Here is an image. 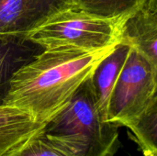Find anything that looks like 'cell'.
Masks as SVG:
<instances>
[{
    "label": "cell",
    "mask_w": 157,
    "mask_h": 156,
    "mask_svg": "<svg viewBox=\"0 0 157 156\" xmlns=\"http://www.w3.org/2000/svg\"><path fill=\"white\" fill-rule=\"evenodd\" d=\"M44 1L50 3L51 5L55 6L57 9H60L62 7L68 6V0H44Z\"/></svg>",
    "instance_id": "13"
},
{
    "label": "cell",
    "mask_w": 157,
    "mask_h": 156,
    "mask_svg": "<svg viewBox=\"0 0 157 156\" xmlns=\"http://www.w3.org/2000/svg\"><path fill=\"white\" fill-rule=\"evenodd\" d=\"M45 125L17 108L0 106V156L10 154L24 142L41 131Z\"/></svg>",
    "instance_id": "9"
},
{
    "label": "cell",
    "mask_w": 157,
    "mask_h": 156,
    "mask_svg": "<svg viewBox=\"0 0 157 156\" xmlns=\"http://www.w3.org/2000/svg\"><path fill=\"white\" fill-rule=\"evenodd\" d=\"M127 128L144 156H157V96Z\"/></svg>",
    "instance_id": "11"
},
{
    "label": "cell",
    "mask_w": 157,
    "mask_h": 156,
    "mask_svg": "<svg viewBox=\"0 0 157 156\" xmlns=\"http://www.w3.org/2000/svg\"><path fill=\"white\" fill-rule=\"evenodd\" d=\"M130 51L131 46L129 44L120 42L97 65L90 76L98 109L107 121L109 98Z\"/></svg>",
    "instance_id": "8"
},
{
    "label": "cell",
    "mask_w": 157,
    "mask_h": 156,
    "mask_svg": "<svg viewBox=\"0 0 157 156\" xmlns=\"http://www.w3.org/2000/svg\"><path fill=\"white\" fill-rule=\"evenodd\" d=\"M155 95L156 80L152 66L131 47L109 98L108 121L127 128L143 113Z\"/></svg>",
    "instance_id": "4"
},
{
    "label": "cell",
    "mask_w": 157,
    "mask_h": 156,
    "mask_svg": "<svg viewBox=\"0 0 157 156\" xmlns=\"http://www.w3.org/2000/svg\"><path fill=\"white\" fill-rule=\"evenodd\" d=\"M148 0H68V6L109 19H128Z\"/></svg>",
    "instance_id": "10"
},
{
    "label": "cell",
    "mask_w": 157,
    "mask_h": 156,
    "mask_svg": "<svg viewBox=\"0 0 157 156\" xmlns=\"http://www.w3.org/2000/svg\"><path fill=\"white\" fill-rule=\"evenodd\" d=\"M119 128L103 119L89 77L42 131L70 156H114Z\"/></svg>",
    "instance_id": "2"
},
{
    "label": "cell",
    "mask_w": 157,
    "mask_h": 156,
    "mask_svg": "<svg viewBox=\"0 0 157 156\" xmlns=\"http://www.w3.org/2000/svg\"><path fill=\"white\" fill-rule=\"evenodd\" d=\"M115 46L95 51L67 46L45 49L14 74L5 105L47 124Z\"/></svg>",
    "instance_id": "1"
},
{
    "label": "cell",
    "mask_w": 157,
    "mask_h": 156,
    "mask_svg": "<svg viewBox=\"0 0 157 156\" xmlns=\"http://www.w3.org/2000/svg\"><path fill=\"white\" fill-rule=\"evenodd\" d=\"M127 19H109L66 6L27 34L44 49L67 46L95 51L121 42Z\"/></svg>",
    "instance_id": "3"
},
{
    "label": "cell",
    "mask_w": 157,
    "mask_h": 156,
    "mask_svg": "<svg viewBox=\"0 0 157 156\" xmlns=\"http://www.w3.org/2000/svg\"><path fill=\"white\" fill-rule=\"evenodd\" d=\"M6 156H70L40 131Z\"/></svg>",
    "instance_id": "12"
},
{
    "label": "cell",
    "mask_w": 157,
    "mask_h": 156,
    "mask_svg": "<svg viewBox=\"0 0 157 156\" xmlns=\"http://www.w3.org/2000/svg\"><path fill=\"white\" fill-rule=\"evenodd\" d=\"M44 50L26 34L0 35V106L6 103L14 74Z\"/></svg>",
    "instance_id": "5"
},
{
    "label": "cell",
    "mask_w": 157,
    "mask_h": 156,
    "mask_svg": "<svg viewBox=\"0 0 157 156\" xmlns=\"http://www.w3.org/2000/svg\"><path fill=\"white\" fill-rule=\"evenodd\" d=\"M57 10L44 0H0V35H27Z\"/></svg>",
    "instance_id": "6"
},
{
    "label": "cell",
    "mask_w": 157,
    "mask_h": 156,
    "mask_svg": "<svg viewBox=\"0 0 157 156\" xmlns=\"http://www.w3.org/2000/svg\"><path fill=\"white\" fill-rule=\"evenodd\" d=\"M121 42L139 51L152 66L156 80L157 96V12L146 5L124 23Z\"/></svg>",
    "instance_id": "7"
},
{
    "label": "cell",
    "mask_w": 157,
    "mask_h": 156,
    "mask_svg": "<svg viewBox=\"0 0 157 156\" xmlns=\"http://www.w3.org/2000/svg\"><path fill=\"white\" fill-rule=\"evenodd\" d=\"M146 6L151 9L157 12V0H148Z\"/></svg>",
    "instance_id": "14"
}]
</instances>
